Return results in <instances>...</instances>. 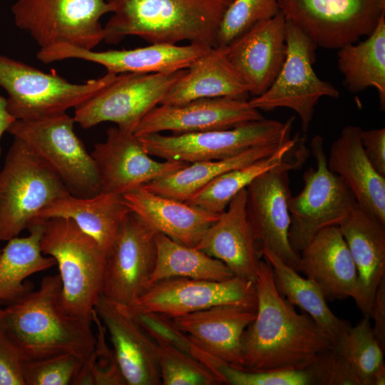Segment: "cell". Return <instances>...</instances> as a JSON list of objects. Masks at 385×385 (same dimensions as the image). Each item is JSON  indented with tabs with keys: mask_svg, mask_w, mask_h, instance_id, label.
Masks as SVG:
<instances>
[{
	"mask_svg": "<svg viewBox=\"0 0 385 385\" xmlns=\"http://www.w3.org/2000/svg\"><path fill=\"white\" fill-rule=\"evenodd\" d=\"M256 315L242 340L243 369L252 371L304 369L333 346L307 313L276 288L270 264L262 259L255 279Z\"/></svg>",
	"mask_w": 385,
	"mask_h": 385,
	"instance_id": "6da1fadb",
	"label": "cell"
},
{
	"mask_svg": "<svg viewBox=\"0 0 385 385\" xmlns=\"http://www.w3.org/2000/svg\"><path fill=\"white\" fill-rule=\"evenodd\" d=\"M112 16L103 27V41L117 44L138 36L150 44L217 46L225 14L234 0H106Z\"/></svg>",
	"mask_w": 385,
	"mask_h": 385,
	"instance_id": "7a4b0ae2",
	"label": "cell"
},
{
	"mask_svg": "<svg viewBox=\"0 0 385 385\" xmlns=\"http://www.w3.org/2000/svg\"><path fill=\"white\" fill-rule=\"evenodd\" d=\"M61 287L59 274L44 277L37 291H30L3 309L0 320L25 361L73 353L86 361L94 348L91 324L65 311Z\"/></svg>",
	"mask_w": 385,
	"mask_h": 385,
	"instance_id": "3957f363",
	"label": "cell"
},
{
	"mask_svg": "<svg viewBox=\"0 0 385 385\" xmlns=\"http://www.w3.org/2000/svg\"><path fill=\"white\" fill-rule=\"evenodd\" d=\"M42 253L58 265L61 302L72 317L92 323V312L102 295L106 252L71 218L43 220Z\"/></svg>",
	"mask_w": 385,
	"mask_h": 385,
	"instance_id": "277c9868",
	"label": "cell"
},
{
	"mask_svg": "<svg viewBox=\"0 0 385 385\" xmlns=\"http://www.w3.org/2000/svg\"><path fill=\"white\" fill-rule=\"evenodd\" d=\"M14 138L0 172V241L17 237L41 210L71 194L45 159Z\"/></svg>",
	"mask_w": 385,
	"mask_h": 385,
	"instance_id": "5b68a950",
	"label": "cell"
},
{
	"mask_svg": "<svg viewBox=\"0 0 385 385\" xmlns=\"http://www.w3.org/2000/svg\"><path fill=\"white\" fill-rule=\"evenodd\" d=\"M118 74L83 83L67 81L20 61L0 55V86L7 93V108L16 120H36L66 113L112 83Z\"/></svg>",
	"mask_w": 385,
	"mask_h": 385,
	"instance_id": "8992f818",
	"label": "cell"
},
{
	"mask_svg": "<svg viewBox=\"0 0 385 385\" xmlns=\"http://www.w3.org/2000/svg\"><path fill=\"white\" fill-rule=\"evenodd\" d=\"M294 120L262 118L226 130L138 137L150 156L191 163L229 158L254 147L283 144L292 138Z\"/></svg>",
	"mask_w": 385,
	"mask_h": 385,
	"instance_id": "52a82bcc",
	"label": "cell"
},
{
	"mask_svg": "<svg viewBox=\"0 0 385 385\" xmlns=\"http://www.w3.org/2000/svg\"><path fill=\"white\" fill-rule=\"evenodd\" d=\"M310 145L317 167H310L304 172L303 189L288 200L290 218L288 238L292 249L297 255L318 232L338 226L356 202L343 180L329 170L323 138L315 135Z\"/></svg>",
	"mask_w": 385,
	"mask_h": 385,
	"instance_id": "ba28073f",
	"label": "cell"
},
{
	"mask_svg": "<svg viewBox=\"0 0 385 385\" xmlns=\"http://www.w3.org/2000/svg\"><path fill=\"white\" fill-rule=\"evenodd\" d=\"M304 147L300 138L285 160L257 176L246 188V214L257 249L262 257L264 252L274 253L296 271L299 255L293 251L288 238L289 172L303 163Z\"/></svg>",
	"mask_w": 385,
	"mask_h": 385,
	"instance_id": "9c48e42d",
	"label": "cell"
},
{
	"mask_svg": "<svg viewBox=\"0 0 385 385\" xmlns=\"http://www.w3.org/2000/svg\"><path fill=\"white\" fill-rule=\"evenodd\" d=\"M11 10L15 25L41 48L68 43L93 50L103 41L100 20L113 7L106 0H17Z\"/></svg>",
	"mask_w": 385,
	"mask_h": 385,
	"instance_id": "30bf717a",
	"label": "cell"
},
{
	"mask_svg": "<svg viewBox=\"0 0 385 385\" xmlns=\"http://www.w3.org/2000/svg\"><path fill=\"white\" fill-rule=\"evenodd\" d=\"M66 113L36 120H16L7 132L38 153L57 172L71 195L92 197L101 192L96 163L74 132Z\"/></svg>",
	"mask_w": 385,
	"mask_h": 385,
	"instance_id": "8fae6325",
	"label": "cell"
},
{
	"mask_svg": "<svg viewBox=\"0 0 385 385\" xmlns=\"http://www.w3.org/2000/svg\"><path fill=\"white\" fill-rule=\"evenodd\" d=\"M287 55L283 65L268 89L248 100L259 111L278 108L293 110L299 116L301 129L306 133L315 107L322 97L337 98L339 91L320 79L313 68L317 46L297 26L286 20Z\"/></svg>",
	"mask_w": 385,
	"mask_h": 385,
	"instance_id": "7c38bea8",
	"label": "cell"
},
{
	"mask_svg": "<svg viewBox=\"0 0 385 385\" xmlns=\"http://www.w3.org/2000/svg\"><path fill=\"white\" fill-rule=\"evenodd\" d=\"M277 5L286 20L328 49L369 36L385 14V0H277Z\"/></svg>",
	"mask_w": 385,
	"mask_h": 385,
	"instance_id": "4fadbf2b",
	"label": "cell"
},
{
	"mask_svg": "<svg viewBox=\"0 0 385 385\" xmlns=\"http://www.w3.org/2000/svg\"><path fill=\"white\" fill-rule=\"evenodd\" d=\"M185 72L186 68L118 74L112 83L75 108L74 120L85 129L110 121L120 129L133 133L141 119L160 104Z\"/></svg>",
	"mask_w": 385,
	"mask_h": 385,
	"instance_id": "5bb4252c",
	"label": "cell"
},
{
	"mask_svg": "<svg viewBox=\"0 0 385 385\" xmlns=\"http://www.w3.org/2000/svg\"><path fill=\"white\" fill-rule=\"evenodd\" d=\"M155 233L133 212L125 216L106 254L103 297L130 307L149 288L157 258Z\"/></svg>",
	"mask_w": 385,
	"mask_h": 385,
	"instance_id": "9a60e30c",
	"label": "cell"
},
{
	"mask_svg": "<svg viewBox=\"0 0 385 385\" xmlns=\"http://www.w3.org/2000/svg\"><path fill=\"white\" fill-rule=\"evenodd\" d=\"M219 304L256 307L255 282L236 276L224 281L171 277L152 284L128 307L175 318Z\"/></svg>",
	"mask_w": 385,
	"mask_h": 385,
	"instance_id": "2e32d148",
	"label": "cell"
},
{
	"mask_svg": "<svg viewBox=\"0 0 385 385\" xmlns=\"http://www.w3.org/2000/svg\"><path fill=\"white\" fill-rule=\"evenodd\" d=\"M98 173L101 192L123 195L188 165L182 161H157L148 155L138 136L117 126L90 153Z\"/></svg>",
	"mask_w": 385,
	"mask_h": 385,
	"instance_id": "e0dca14e",
	"label": "cell"
},
{
	"mask_svg": "<svg viewBox=\"0 0 385 385\" xmlns=\"http://www.w3.org/2000/svg\"><path fill=\"white\" fill-rule=\"evenodd\" d=\"M264 118L248 100L208 98L178 105L160 104L139 122L137 136L171 131L184 134L226 130Z\"/></svg>",
	"mask_w": 385,
	"mask_h": 385,
	"instance_id": "ac0fdd59",
	"label": "cell"
},
{
	"mask_svg": "<svg viewBox=\"0 0 385 385\" xmlns=\"http://www.w3.org/2000/svg\"><path fill=\"white\" fill-rule=\"evenodd\" d=\"M210 48L197 43H155L129 50L94 51L68 43H56L40 48L36 57L45 63L68 58L81 59L100 64L107 72L115 74L154 73L187 68Z\"/></svg>",
	"mask_w": 385,
	"mask_h": 385,
	"instance_id": "d6986e66",
	"label": "cell"
},
{
	"mask_svg": "<svg viewBox=\"0 0 385 385\" xmlns=\"http://www.w3.org/2000/svg\"><path fill=\"white\" fill-rule=\"evenodd\" d=\"M225 46L226 56L256 97L277 76L287 55L286 19L279 12L257 21Z\"/></svg>",
	"mask_w": 385,
	"mask_h": 385,
	"instance_id": "ffe728a7",
	"label": "cell"
},
{
	"mask_svg": "<svg viewBox=\"0 0 385 385\" xmlns=\"http://www.w3.org/2000/svg\"><path fill=\"white\" fill-rule=\"evenodd\" d=\"M94 309L109 334L125 384H162L158 344L139 326L128 308L101 295Z\"/></svg>",
	"mask_w": 385,
	"mask_h": 385,
	"instance_id": "44dd1931",
	"label": "cell"
},
{
	"mask_svg": "<svg viewBox=\"0 0 385 385\" xmlns=\"http://www.w3.org/2000/svg\"><path fill=\"white\" fill-rule=\"evenodd\" d=\"M255 315L254 307L219 304L173 319L178 328L200 349L243 369L242 336Z\"/></svg>",
	"mask_w": 385,
	"mask_h": 385,
	"instance_id": "7402d4cb",
	"label": "cell"
},
{
	"mask_svg": "<svg viewBox=\"0 0 385 385\" xmlns=\"http://www.w3.org/2000/svg\"><path fill=\"white\" fill-rule=\"evenodd\" d=\"M357 272L354 299L363 316H369L377 287L385 277V224L357 202L337 226Z\"/></svg>",
	"mask_w": 385,
	"mask_h": 385,
	"instance_id": "603a6c76",
	"label": "cell"
},
{
	"mask_svg": "<svg viewBox=\"0 0 385 385\" xmlns=\"http://www.w3.org/2000/svg\"><path fill=\"white\" fill-rule=\"evenodd\" d=\"M246 188L230 201L195 248L222 261L235 276L255 282L262 259L246 214Z\"/></svg>",
	"mask_w": 385,
	"mask_h": 385,
	"instance_id": "cb8c5ba5",
	"label": "cell"
},
{
	"mask_svg": "<svg viewBox=\"0 0 385 385\" xmlns=\"http://www.w3.org/2000/svg\"><path fill=\"white\" fill-rule=\"evenodd\" d=\"M297 271L319 287L327 301L356 296V267L337 226L314 236L299 253Z\"/></svg>",
	"mask_w": 385,
	"mask_h": 385,
	"instance_id": "d4e9b609",
	"label": "cell"
},
{
	"mask_svg": "<svg viewBox=\"0 0 385 385\" xmlns=\"http://www.w3.org/2000/svg\"><path fill=\"white\" fill-rule=\"evenodd\" d=\"M130 211L147 225L179 244L195 247L221 215L151 192L142 186L123 195Z\"/></svg>",
	"mask_w": 385,
	"mask_h": 385,
	"instance_id": "484cf974",
	"label": "cell"
},
{
	"mask_svg": "<svg viewBox=\"0 0 385 385\" xmlns=\"http://www.w3.org/2000/svg\"><path fill=\"white\" fill-rule=\"evenodd\" d=\"M361 128L344 127L332 143L327 166L351 190L356 202L385 224V177L367 158L361 140Z\"/></svg>",
	"mask_w": 385,
	"mask_h": 385,
	"instance_id": "4316f807",
	"label": "cell"
},
{
	"mask_svg": "<svg viewBox=\"0 0 385 385\" xmlns=\"http://www.w3.org/2000/svg\"><path fill=\"white\" fill-rule=\"evenodd\" d=\"M250 88L228 61L225 46L210 48L195 59L160 104L178 105L208 98L248 100Z\"/></svg>",
	"mask_w": 385,
	"mask_h": 385,
	"instance_id": "83f0119b",
	"label": "cell"
},
{
	"mask_svg": "<svg viewBox=\"0 0 385 385\" xmlns=\"http://www.w3.org/2000/svg\"><path fill=\"white\" fill-rule=\"evenodd\" d=\"M129 212L123 195L100 192L92 197L81 198L70 194L43 207L35 220L71 218L107 254L122 220Z\"/></svg>",
	"mask_w": 385,
	"mask_h": 385,
	"instance_id": "f1b7e54d",
	"label": "cell"
},
{
	"mask_svg": "<svg viewBox=\"0 0 385 385\" xmlns=\"http://www.w3.org/2000/svg\"><path fill=\"white\" fill-rule=\"evenodd\" d=\"M27 237L8 240L0 254V302L13 303L33 290L24 280L34 273L50 269L55 259L43 255L40 247L43 220H34L27 228Z\"/></svg>",
	"mask_w": 385,
	"mask_h": 385,
	"instance_id": "f546056e",
	"label": "cell"
},
{
	"mask_svg": "<svg viewBox=\"0 0 385 385\" xmlns=\"http://www.w3.org/2000/svg\"><path fill=\"white\" fill-rule=\"evenodd\" d=\"M337 66L344 75V83L353 93L369 87L379 95L381 110L385 108V14L373 32L359 43L337 49Z\"/></svg>",
	"mask_w": 385,
	"mask_h": 385,
	"instance_id": "4dcf8cb0",
	"label": "cell"
},
{
	"mask_svg": "<svg viewBox=\"0 0 385 385\" xmlns=\"http://www.w3.org/2000/svg\"><path fill=\"white\" fill-rule=\"evenodd\" d=\"M283 144L254 147L226 159L191 163L171 174L149 182L142 187L158 195L185 202L196 192L222 173L245 167L268 157Z\"/></svg>",
	"mask_w": 385,
	"mask_h": 385,
	"instance_id": "1f68e13d",
	"label": "cell"
},
{
	"mask_svg": "<svg viewBox=\"0 0 385 385\" xmlns=\"http://www.w3.org/2000/svg\"><path fill=\"white\" fill-rule=\"evenodd\" d=\"M262 258L271 265L278 292L292 304L308 314L334 344L351 327L329 309L324 294L312 280L282 262L276 255L264 252Z\"/></svg>",
	"mask_w": 385,
	"mask_h": 385,
	"instance_id": "d6a6232c",
	"label": "cell"
},
{
	"mask_svg": "<svg viewBox=\"0 0 385 385\" xmlns=\"http://www.w3.org/2000/svg\"><path fill=\"white\" fill-rule=\"evenodd\" d=\"M155 244L157 258L150 285L171 277L224 281L235 277L222 261L195 247L175 242L162 233L156 232Z\"/></svg>",
	"mask_w": 385,
	"mask_h": 385,
	"instance_id": "836d02e7",
	"label": "cell"
},
{
	"mask_svg": "<svg viewBox=\"0 0 385 385\" xmlns=\"http://www.w3.org/2000/svg\"><path fill=\"white\" fill-rule=\"evenodd\" d=\"M299 138L297 133L270 156L245 167L222 173L196 192L185 202L202 210L221 215L233 197L246 188L255 178L285 160Z\"/></svg>",
	"mask_w": 385,
	"mask_h": 385,
	"instance_id": "e575fe53",
	"label": "cell"
},
{
	"mask_svg": "<svg viewBox=\"0 0 385 385\" xmlns=\"http://www.w3.org/2000/svg\"><path fill=\"white\" fill-rule=\"evenodd\" d=\"M190 354L205 365L220 384L229 385H323L315 363L304 369L252 371L232 366L192 342Z\"/></svg>",
	"mask_w": 385,
	"mask_h": 385,
	"instance_id": "d590c367",
	"label": "cell"
},
{
	"mask_svg": "<svg viewBox=\"0 0 385 385\" xmlns=\"http://www.w3.org/2000/svg\"><path fill=\"white\" fill-rule=\"evenodd\" d=\"M332 348L351 366L361 385H373L375 373L384 364V350L374 335L369 316H363Z\"/></svg>",
	"mask_w": 385,
	"mask_h": 385,
	"instance_id": "8d00e7d4",
	"label": "cell"
},
{
	"mask_svg": "<svg viewBox=\"0 0 385 385\" xmlns=\"http://www.w3.org/2000/svg\"><path fill=\"white\" fill-rule=\"evenodd\" d=\"M157 344L162 384H220L215 375L191 354L164 342Z\"/></svg>",
	"mask_w": 385,
	"mask_h": 385,
	"instance_id": "74e56055",
	"label": "cell"
},
{
	"mask_svg": "<svg viewBox=\"0 0 385 385\" xmlns=\"http://www.w3.org/2000/svg\"><path fill=\"white\" fill-rule=\"evenodd\" d=\"M277 0H234L227 9L217 35V46H227L257 21L275 16Z\"/></svg>",
	"mask_w": 385,
	"mask_h": 385,
	"instance_id": "f35d334b",
	"label": "cell"
},
{
	"mask_svg": "<svg viewBox=\"0 0 385 385\" xmlns=\"http://www.w3.org/2000/svg\"><path fill=\"white\" fill-rule=\"evenodd\" d=\"M85 361L73 353L51 357L25 361V385H68L82 368Z\"/></svg>",
	"mask_w": 385,
	"mask_h": 385,
	"instance_id": "ab89813d",
	"label": "cell"
},
{
	"mask_svg": "<svg viewBox=\"0 0 385 385\" xmlns=\"http://www.w3.org/2000/svg\"><path fill=\"white\" fill-rule=\"evenodd\" d=\"M92 322L96 327V343L84 366L92 376L94 385L126 384L114 351L106 342L107 330L95 309Z\"/></svg>",
	"mask_w": 385,
	"mask_h": 385,
	"instance_id": "60d3db41",
	"label": "cell"
},
{
	"mask_svg": "<svg viewBox=\"0 0 385 385\" xmlns=\"http://www.w3.org/2000/svg\"><path fill=\"white\" fill-rule=\"evenodd\" d=\"M127 307L139 326L155 342L168 343L190 354L192 342L178 328L173 318L158 312Z\"/></svg>",
	"mask_w": 385,
	"mask_h": 385,
	"instance_id": "b9f144b4",
	"label": "cell"
},
{
	"mask_svg": "<svg viewBox=\"0 0 385 385\" xmlns=\"http://www.w3.org/2000/svg\"><path fill=\"white\" fill-rule=\"evenodd\" d=\"M24 357L0 320V385H25Z\"/></svg>",
	"mask_w": 385,
	"mask_h": 385,
	"instance_id": "7bdbcfd3",
	"label": "cell"
},
{
	"mask_svg": "<svg viewBox=\"0 0 385 385\" xmlns=\"http://www.w3.org/2000/svg\"><path fill=\"white\" fill-rule=\"evenodd\" d=\"M324 385H361L349 363L332 347L318 358Z\"/></svg>",
	"mask_w": 385,
	"mask_h": 385,
	"instance_id": "ee69618b",
	"label": "cell"
},
{
	"mask_svg": "<svg viewBox=\"0 0 385 385\" xmlns=\"http://www.w3.org/2000/svg\"><path fill=\"white\" fill-rule=\"evenodd\" d=\"M361 140L371 165L385 177V128L361 130Z\"/></svg>",
	"mask_w": 385,
	"mask_h": 385,
	"instance_id": "f6af8a7d",
	"label": "cell"
},
{
	"mask_svg": "<svg viewBox=\"0 0 385 385\" xmlns=\"http://www.w3.org/2000/svg\"><path fill=\"white\" fill-rule=\"evenodd\" d=\"M370 317L374 319V335L381 348L385 350V277L377 287Z\"/></svg>",
	"mask_w": 385,
	"mask_h": 385,
	"instance_id": "bcb514c9",
	"label": "cell"
},
{
	"mask_svg": "<svg viewBox=\"0 0 385 385\" xmlns=\"http://www.w3.org/2000/svg\"><path fill=\"white\" fill-rule=\"evenodd\" d=\"M16 120V118L8 110L6 98L0 96V142L4 133L7 132V130ZM1 154L0 144V156Z\"/></svg>",
	"mask_w": 385,
	"mask_h": 385,
	"instance_id": "7dc6e473",
	"label": "cell"
},
{
	"mask_svg": "<svg viewBox=\"0 0 385 385\" xmlns=\"http://www.w3.org/2000/svg\"><path fill=\"white\" fill-rule=\"evenodd\" d=\"M385 384V364L381 366L375 373L373 379V385Z\"/></svg>",
	"mask_w": 385,
	"mask_h": 385,
	"instance_id": "c3c4849f",
	"label": "cell"
},
{
	"mask_svg": "<svg viewBox=\"0 0 385 385\" xmlns=\"http://www.w3.org/2000/svg\"><path fill=\"white\" fill-rule=\"evenodd\" d=\"M3 313V308H1V303L0 302V317H1Z\"/></svg>",
	"mask_w": 385,
	"mask_h": 385,
	"instance_id": "681fc988",
	"label": "cell"
},
{
	"mask_svg": "<svg viewBox=\"0 0 385 385\" xmlns=\"http://www.w3.org/2000/svg\"><path fill=\"white\" fill-rule=\"evenodd\" d=\"M1 249H0V254H1Z\"/></svg>",
	"mask_w": 385,
	"mask_h": 385,
	"instance_id": "f907efd6",
	"label": "cell"
}]
</instances>
